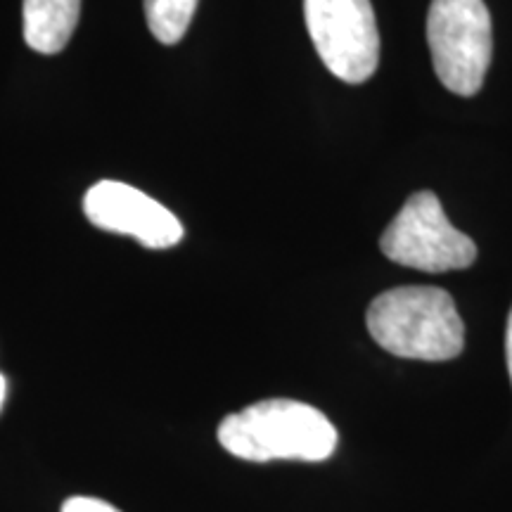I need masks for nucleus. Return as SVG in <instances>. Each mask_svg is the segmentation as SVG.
<instances>
[{
	"mask_svg": "<svg viewBox=\"0 0 512 512\" xmlns=\"http://www.w3.org/2000/svg\"><path fill=\"white\" fill-rule=\"evenodd\" d=\"M368 332L389 354L413 361H451L465 347L456 302L441 287L408 285L382 292L368 306Z\"/></svg>",
	"mask_w": 512,
	"mask_h": 512,
	"instance_id": "nucleus-2",
	"label": "nucleus"
},
{
	"mask_svg": "<svg viewBox=\"0 0 512 512\" xmlns=\"http://www.w3.org/2000/svg\"><path fill=\"white\" fill-rule=\"evenodd\" d=\"M505 358H508V373L512 382V309L508 316V332H505Z\"/></svg>",
	"mask_w": 512,
	"mask_h": 512,
	"instance_id": "nucleus-10",
	"label": "nucleus"
},
{
	"mask_svg": "<svg viewBox=\"0 0 512 512\" xmlns=\"http://www.w3.org/2000/svg\"><path fill=\"white\" fill-rule=\"evenodd\" d=\"M81 15V0H24L22 31L31 50L57 55L72 41Z\"/></svg>",
	"mask_w": 512,
	"mask_h": 512,
	"instance_id": "nucleus-7",
	"label": "nucleus"
},
{
	"mask_svg": "<svg viewBox=\"0 0 512 512\" xmlns=\"http://www.w3.org/2000/svg\"><path fill=\"white\" fill-rule=\"evenodd\" d=\"M62 512H121L112 503L93 496H74L62 503Z\"/></svg>",
	"mask_w": 512,
	"mask_h": 512,
	"instance_id": "nucleus-9",
	"label": "nucleus"
},
{
	"mask_svg": "<svg viewBox=\"0 0 512 512\" xmlns=\"http://www.w3.org/2000/svg\"><path fill=\"white\" fill-rule=\"evenodd\" d=\"M83 214L95 228L128 235L147 249H169L183 240L181 221L143 190L100 181L83 197Z\"/></svg>",
	"mask_w": 512,
	"mask_h": 512,
	"instance_id": "nucleus-6",
	"label": "nucleus"
},
{
	"mask_svg": "<svg viewBox=\"0 0 512 512\" xmlns=\"http://www.w3.org/2000/svg\"><path fill=\"white\" fill-rule=\"evenodd\" d=\"M3 401H5V377L0 375V408H3Z\"/></svg>",
	"mask_w": 512,
	"mask_h": 512,
	"instance_id": "nucleus-11",
	"label": "nucleus"
},
{
	"mask_svg": "<svg viewBox=\"0 0 512 512\" xmlns=\"http://www.w3.org/2000/svg\"><path fill=\"white\" fill-rule=\"evenodd\" d=\"M306 29L325 67L344 83L368 81L380 62L370 0H304Z\"/></svg>",
	"mask_w": 512,
	"mask_h": 512,
	"instance_id": "nucleus-5",
	"label": "nucleus"
},
{
	"mask_svg": "<svg viewBox=\"0 0 512 512\" xmlns=\"http://www.w3.org/2000/svg\"><path fill=\"white\" fill-rule=\"evenodd\" d=\"M427 43L444 88L463 98L482 91L494 57V29L484 0H432Z\"/></svg>",
	"mask_w": 512,
	"mask_h": 512,
	"instance_id": "nucleus-3",
	"label": "nucleus"
},
{
	"mask_svg": "<svg viewBox=\"0 0 512 512\" xmlns=\"http://www.w3.org/2000/svg\"><path fill=\"white\" fill-rule=\"evenodd\" d=\"M219 444L249 463H320L337 448L335 425L318 408L292 399H266L223 418Z\"/></svg>",
	"mask_w": 512,
	"mask_h": 512,
	"instance_id": "nucleus-1",
	"label": "nucleus"
},
{
	"mask_svg": "<svg viewBox=\"0 0 512 512\" xmlns=\"http://www.w3.org/2000/svg\"><path fill=\"white\" fill-rule=\"evenodd\" d=\"M380 249L394 264L425 273L463 271L477 261L475 240L448 221L439 197L430 190L408 197L382 233Z\"/></svg>",
	"mask_w": 512,
	"mask_h": 512,
	"instance_id": "nucleus-4",
	"label": "nucleus"
},
{
	"mask_svg": "<svg viewBox=\"0 0 512 512\" xmlns=\"http://www.w3.org/2000/svg\"><path fill=\"white\" fill-rule=\"evenodd\" d=\"M200 0H145V19L152 36L164 46H176L190 29Z\"/></svg>",
	"mask_w": 512,
	"mask_h": 512,
	"instance_id": "nucleus-8",
	"label": "nucleus"
}]
</instances>
